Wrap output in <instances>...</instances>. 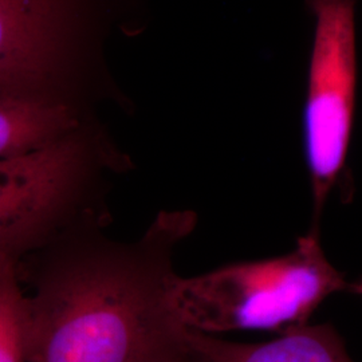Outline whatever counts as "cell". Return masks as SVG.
I'll list each match as a JSON object with an SVG mask.
<instances>
[{
    "label": "cell",
    "instance_id": "cell-1",
    "mask_svg": "<svg viewBox=\"0 0 362 362\" xmlns=\"http://www.w3.org/2000/svg\"><path fill=\"white\" fill-rule=\"evenodd\" d=\"M194 226V214H170L134 245L77 242L19 266L31 286L30 362H197L170 302L172 250Z\"/></svg>",
    "mask_w": 362,
    "mask_h": 362
},
{
    "label": "cell",
    "instance_id": "cell-2",
    "mask_svg": "<svg viewBox=\"0 0 362 362\" xmlns=\"http://www.w3.org/2000/svg\"><path fill=\"white\" fill-rule=\"evenodd\" d=\"M346 287L345 275L326 257L320 233L310 231L281 257L231 263L189 278L176 275L170 302L182 326L194 332L282 334L309 324L325 299Z\"/></svg>",
    "mask_w": 362,
    "mask_h": 362
},
{
    "label": "cell",
    "instance_id": "cell-3",
    "mask_svg": "<svg viewBox=\"0 0 362 362\" xmlns=\"http://www.w3.org/2000/svg\"><path fill=\"white\" fill-rule=\"evenodd\" d=\"M356 0H308L314 34L303 106V149L313 194L311 233L341 180L353 137L357 83Z\"/></svg>",
    "mask_w": 362,
    "mask_h": 362
},
{
    "label": "cell",
    "instance_id": "cell-4",
    "mask_svg": "<svg viewBox=\"0 0 362 362\" xmlns=\"http://www.w3.org/2000/svg\"><path fill=\"white\" fill-rule=\"evenodd\" d=\"M82 161L71 134L0 158V252L23 259L52 238L74 206Z\"/></svg>",
    "mask_w": 362,
    "mask_h": 362
},
{
    "label": "cell",
    "instance_id": "cell-5",
    "mask_svg": "<svg viewBox=\"0 0 362 362\" xmlns=\"http://www.w3.org/2000/svg\"><path fill=\"white\" fill-rule=\"evenodd\" d=\"M76 21V0H0V98L49 95Z\"/></svg>",
    "mask_w": 362,
    "mask_h": 362
},
{
    "label": "cell",
    "instance_id": "cell-6",
    "mask_svg": "<svg viewBox=\"0 0 362 362\" xmlns=\"http://www.w3.org/2000/svg\"><path fill=\"white\" fill-rule=\"evenodd\" d=\"M200 362H354L332 324L305 325L269 342L239 344L188 329Z\"/></svg>",
    "mask_w": 362,
    "mask_h": 362
},
{
    "label": "cell",
    "instance_id": "cell-7",
    "mask_svg": "<svg viewBox=\"0 0 362 362\" xmlns=\"http://www.w3.org/2000/svg\"><path fill=\"white\" fill-rule=\"evenodd\" d=\"M76 127L71 109L50 95L0 98V158L37 151L71 134Z\"/></svg>",
    "mask_w": 362,
    "mask_h": 362
},
{
    "label": "cell",
    "instance_id": "cell-8",
    "mask_svg": "<svg viewBox=\"0 0 362 362\" xmlns=\"http://www.w3.org/2000/svg\"><path fill=\"white\" fill-rule=\"evenodd\" d=\"M19 260L0 252V362L31 361V303Z\"/></svg>",
    "mask_w": 362,
    "mask_h": 362
},
{
    "label": "cell",
    "instance_id": "cell-9",
    "mask_svg": "<svg viewBox=\"0 0 362 362\" xmlns=\"http://www.w3.org/2000/svg\"><path fill=\"white\" fill-rule=\"evenodd\" d=\"M346 291L362 297V276L361 278H358V279H356V281H353V282H348Z\"/></svg>",
    "mask_w": 362,
    "mask_h": 362
},
{
    "label": "cell",
    "instance_id": "cell-10",
    "mask_svg": "<svg viewBox=\"0 0 362 362\" xmlns=\"http://www.w3.org/2000/svg\"><path fill=\"white\" fill-rule=\"evenodd\" d=\"M196 357H197V356H196ZM197 362H200V361H199V358H197Z\"/></svg>",
    "mask_w": 362,
    "mask_h": 362
}]
</instances>
